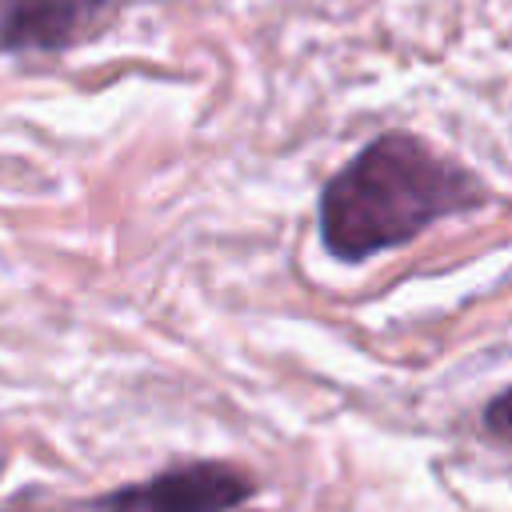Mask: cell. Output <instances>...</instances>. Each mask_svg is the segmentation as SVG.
I'll use <instances>...</instances> for the list:
<instances>
[{
	"mask_svg": "<svg viewBox=\"0 0 512 512\" xmlns=\"http://www.w3.org/2000/svg\"><path fill=\"white\" fill-rule=\"evenodd\" d=\"M496 204L492 184L436 152L424 136L388 128L352 152L316 196V236L336 264H368L424 236L440 220Z\"/></svg>",
	"mask_w": 512,
	"mask_h": 512,
	"instance_id": "6da1fadb",
	"label": "cell"
},
{
	"mask_svg": "<svg viewBox=\"0 0 512 512\" xmlns=\"http://www.w3.org/2000/svg\"><path fill=\"white\" fill-rule=\"evenodd\" d=\"M260 480L236 460L196 456L176 460L144 480L116 484L100 496H68L44 504L36 492H16L4 512H236L256 496Z\"/></svg>",
	"mask_w": 512,
	"mask_h": 512,
	"instance_id": "7a4b0ae2",
	"label": "cell"
},
{
	"mask_svg": "<svg viewBox=\"0 0 512 512\" xmlns=\"http://www.w3.org/2000/svg\"><path fill=\"white\" fill-rule=\"evenodd\" d=\"M124 0H0V56L52 60L100 40Z\"/></svg>",
	"mask_w": 512,
	"mask_h": 512,
	"instance_id": "3957f363",
	"label": "cell"
},
{
	"mask_svg": "<svg viewBox=\"0 0 512 512\" xmlns=\"http://www.w3.org/2000/svg\"><path fill=\"white\" fill-rule=\"evenodd\" d=\"M484 432H488V440H492L496 448L508 444V392H504V388H500V392L488 400V408H484Z\"/></svg>",
	"mask_w": 512,
	"mask_h": 512,
	"instance_id": "277c9868",
	"label": "cell"
}]
</instances>
